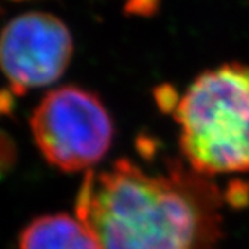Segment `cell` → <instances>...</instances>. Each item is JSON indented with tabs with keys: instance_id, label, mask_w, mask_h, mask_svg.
Wrapping results in <instances>:
<instances>
[{
	"instance_id": "8992f818",
	"label": "cell",
	"mask_w": 249,
	"mask_h": 249,
	"mask_svg": "<svg viewBox=\"0 0 249 249\" xmlns=\"http://www.w3.org/2000/svg\"><path fill=\"white\" fill-rule=\"evenodd\" d=\"M155 98L156 102L159 105V108L164 111H170V110H176L177 104H179L180 99H177L176 92L171 86H159L155 90Z\"/></svg>"
},
{
	"instance_id": "5b68a950",
	"label": "cell",
	"mask_w": 249,
	"mask_h": 249,
	"mask_svg": "<svg viewBox=\"0 0 249 249\" xmlns=\"http://www.w3.org/2000/svg\"><path fill=\"white\" fill-rule=\"evenodd\" d=\"M20 249H99V246L78 218L62 213L32 221L21 233Z\"/></svg>"
},
{
	"instance_id": "7a4b0ae2",
	"label": "cell",
	"mask_w": 249,
	"mask_h": 249,
	"mask_svg": "<svg viewBox=\"0 0 249 249\" xmlns=\"http://www.w3.org/2000/svg\"><path fill=\"white\" fill-rule=\"evenodd\" d=\"M174 119L194 171L207 177L249 173V65L204 71L180 98Z\"/></svg>"
},
{
	"instance_id": "52a82bcc",
	"label": "cell",
	"mask_w": 249,
	"mask_h": 249,
	"mask_svg": "<svg viewBox=\"0 0 249 249\" xmlns=\"http://www.w3.org/2000/svg\"><path fill=\"white\" fill-rule=\"evenodd\" d=\"M159 6V0H129L126 11L138 15H150Z\"/></svg>"
},
{
	"instance_id": "6da1fadb",
	"label": "cell",
	"mask_w": 249,
	"mask_h": 249,
	"mask_svg": "<svg viewBox=\"0 0 249 249\" xmlns=\"http://www.w3.org/2000/svg\"><path fill=\"white\" fill-rule=\"evenodd\" d=\"M222 197L207 176L173 164L149 174L129 159L89 170L77 218L99 249H215L222 234Z\"/></svg>"
},
{
	"instance_id": "3957f363",
	"label": "cell",
	"mask_w": 249,
	"mask_h": 249,
	"mask_svg": "<svg viewBox=\"0 0 249 249\" xmlns=\"http://www.w3.org/2000/svg\"><path fill=\"white\" fill-rule=\"evenodd\" d=\"M30 129L47 162L66 173L98 164L114 137L113 120L104 102L78 86L48 92L30 117Z\"/></svg>"
},
{
	"instance_id": "277c9868",
	"label": "cell",
	"mask_w": 249,
	"mask_h": 249,
	"mask_svg": "<svg viewBox=\"0 0 249 249\" xmlns=\"http://www.w3.org/2000/svg\"><path fill=\"white\" fill-rule=\"evenodd\" d=\"M72 53L69 29L47 12L21 14L0 33V69L17 95L57 81Z\"/></svg>"
}]
</instances>
